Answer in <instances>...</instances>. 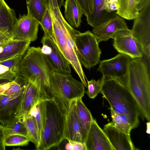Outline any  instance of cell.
I'll return each mask as SVG.
<instances>
[{
    "label": "cell",
    "instance_id": "cell-1",
    "mask_svg": "<svg viewBox=\"0 0 150 150\" xmlns=\"http://www.w3.org/2000/svg\"><path fill=\"white\" fill-rule=\"evenodd\" d=\"M117 80L134 98L140 115L149 122L150 58L144 55L142 58H130L126 75Z\"/></svg>",
    "mask_w": 150,
    "mask_h": 150
},
{
    "label": "cell",
    "instance_id": "cell-2",
    "mask_svg": "<svg viewBox=\"0 0 150 150\" xmlns=\"http://www.w3.org/2000/svg\"><path fill=\"white\" fill-rule=\"evenodd\" d=\"M48 9L53 23L51 38L78 74L84 86L87 88L85 75L78 58L75 43V36L80 32L75 29L64 19L57 0H49Z\"/></svg>",
    "mask_w": 150,
    "mask_h": 150
},
{
    "label": "cell",
    "instance_id": "cell-3",
    "mask_svg": "<svg viewBox=\"0 0 150 150\" xmlns=\"http://www.w3.org/2000/svg\"><path fill=\"white\" fill-rule=\"evenodd\" d=\"M100 93L115 112L128 118L132 129L139 125L140 115L134 98L129 91L116 79L102 76Z\"/></svg>",
    "mask_w": 150,
    "mask_h": 150
},
{
    "label": "cell",
    "instance_id": "cell-4",
    "mask_svg": "<svg viewBox=\"0 0 150 150\" xmlns=\"http://www.w3.org/2000/svg\"><path fill=\"white\" fill-rule=\"evenodd\" d=\"M53 71L46 61L41 47H29L20 62L18 74L39 84L41 100L52 99L50 82Z\"/></svg>",
    "mask_w": 150,
    "mask_h": 150
},
{
    "label": "cell",
    "instance_id": "cell-5",
    "mask_svg": "<svg viewBox=\"0 0 150 150\" xmlns=\"http://www.w3.org/2000/svg\"><path fill=\"white\" fill-rule=\"evenodd\" d=\"M43 115L42 134L38 150H48L58 146L64 139L66 115L54 100H42Z\"/></svg>",
    "mask_w": 150,
    "mask_h": 150
},
{
    "label": "cell",
    "instance_id": "cell-6",
    "mask_svg": "<svg viewBox=\"0 0 150 150\" xmlns=\"http://www.w3.org/2000/svg\"><path fill=\"white\" fill-rule=\"evenodd\" d=\"M82 82L74 79L71 74L53 72L50 82L51 96L61 112L66 115L70 101L81 98L85 93Z\"/></svg>",
    "mask_w": 150,
    "mask_h": 150
},
{
    "label": "cell",
    "instance_id": "cell-7",
    "mask_svg": "<svg viewBox=\"0 0 150 150\" xmlns=\"http://www.w3.org/2000/svg\"><path fill=\"white\" fill-rule=\"evenodd\" d=\"M75 43L79 60L81 64L90 69L97 65L101 51L99 42L94 35L89 30L80 32L75 37Z\"/></svg>",
    "mask_w": 150,
    "mask_h": 150
},
{
    "label": "cell",
    "instance_id": "cell-8",
    "mask_svg": "<svg viewBox=\"0 0 150 150\" xmlns=\"http://www.w3.org/2000/svg\"><path fill=\"white\" fill-rule=\"evenodd\" d=\"M130 31L132 36L141 45L144 55L150 58V3L139 11Z\"/></svg>",
    "mask_w": 150,
    "mask_h": 150
},
{
    "label": "cell",
    "instance_id": "cell-9",
    "mask_svg": "<svg viewBox=\"0 0 150 150\" xmlns=\"http://www.w3.org/2000/svg\"><path fill=\"white\" fill-rule=\"evenodd\" d=\"M41 42L42 53L53 72L71 74V65L52 39L44 35Z\"/></svg>",
    "mask_w": 150,
    "mask_h": 150
},
{
    "label": "cell",
    "instance_id": "cell-10",
    "mask_svg": "<svg viewBox=\"0 0 150 150\" xmlns=\"http://www.w3.org/2000/svg\"><path fill=\"white\" fill-rule=\"evenodd\" d=\"M112 38L114 40L113 46L120 53L126 55L131 58H142L144 56L142 48L132 36L129 29L119 30Z\"/></svg>",
    "mask_w": 150,
    "mask_h": 150
},
{
    "label": "cell",
    "instance_id": "cell-11",
    "mask_svg": "<svg viewBox=\"0 0 150 150\" xmlns=\"http://www.w3.org/2000/svg\"><path fill=\"white\" fill-rule=\"evenodd\" d=\"M130 58L120 53L111 59L100 61L97 71L104 76L120 79L126 75Z\"/></svg>",
    "mask_w": 150,
    "mask_h": 150
},
{
    "label": "cell",
    "instance_id": "cell-12",
    "mask_svg": "<svg viewBox=\"0 0 150 150\" xmlns=\"http://www.w3.org/2000/svg\"><path fill=\"white\" fill-rule=\"evenodd\" d=\"M39 25L37 20L28 14L20 15L13 26L12 39L31 42L35 41L37 38Z\"/></svg>",
    "mask_w": 150,
    "mask_h": 150
},
{
    "label": "cell",
    "instance_id": "cell-13",
    "mask_svg": "<svg viewBox=\"0 0 150 150\" xmlns=\"http://www.w3.org/2000/svg\"><path fill=\"white\" fill-rule=\"evenodd\" d=\"M23 92L13 95H3L0 98V122L6 125L16 119Z\"/></svg>",
    "mask_w": 150,
    "mask_h": 150
},
{
    "label": "cell",
    "instance_id": "cell-14",
    "mask_svg": "<svg viewBox=\"0 0 150 150\" xmlns=\"http://www.w3.org/2000/svg\"><path fill=\"white\" fill-rule=\"evenodd\" d=\"M129 29L124 19L118 15L93 28L91 32L99 43L112 38L117 32Z\"/></svg>",
    "mask_w": 150,
    "mask_h": 150
},
{
    "label": "cell",
    "instance_id": "cell-15",
    "mask_svg": "<svg viewBox=\"0 0 150 150\" xmlns=\"http://www.w3.org/2000/svg\"><path fill=\"white\" fill-rule=\"evenodd\" d=\"M85 143L87 150H114L103 130L94 118Z\"/></svg>",
    "mask_w": 150,
    "mask_h": 150
},
{
    "label": "cell",
    "instance_id": "cell-16",
    "mask_svg": "<svg viewBox=\"0 0 150 150\" xmlns=\"http://www.w3.org/2000/svg\"><path fill=\"white\" fill-rule=\"evenodd\" d=\"M41 100L39 88L36 81L27 80L24 85L21 105L17 117L28 114L31 108Z\"/></svg>",
    "mask_w": 150,
    "mask_h": 150
},
{
    "label": "cell",
    "instance_id": "cell-17",
    "mask_svg": "<svg viewBox=\"0 0 150 150\" xmlns=\"http://www.w3.org/2000/svg\"><path fill=\"white\" fill-rule=\"evenodd\" d=\"M114 150H137L131 140L130 134L118 129L110 122L103 129Z\"/></svg>",
    "mask_w": 150,
    "mask_h": 150
},
{
    "label": "cell",
    "instance_id": "cell-18",
    "mask_svg": "<svg viewBox=\"0 0 150 150\" xmlns=\"http://www.w3.org/2000/svg\"><path fill=\"white\" fill-rule=\"evenodd\" d=\"M64 139L85 143L77 115L76 99L71 100L66 115Z\"/></svg>",
    "mask_w": 150,
    "mask_h": 150
},
{
    "label": "cell",
    "instance_id": "cell-19",
    "mask_svg": "<svg viewBox=\"0 0 150 150\" xmlns=\"http://www.w3.org/2000/svg\"><path fill=\"white\" fill-rule=\"evenodd\" d=\"M29 40H11L0 45V62L19 54L24 55L31 43Z\"/></svg>",
    "mask_w": 150,
    "mask_h": 150
},
{
    "label": "cell",
    "instance_id": "cell-20",
    "mask_svg": "<svg viewBox=\"0 0 150 150\" xmlns=\"http://www.w3.org/2000/svg\"><path fill=\"white\" fill-rule=\"evenodd\" d=\"M104 0H94L93 13L86 17L88 24L94 28L117 15L115 11H108L103 8Z\"/></svg>",
    "mask_w": 150,
    "mask_h": 150
},
{
    "label": "cell",
    "instance_id": "cell-21",
    "mask_svg": "<svg viewBox=\"0 0 150 150\" xmlns=\"http://www.w3.org/2000/svg\"><path fill=\"white\" fill-rule=\"evenodd\" d=\"M17 19L14 10L11 8L4 0H0V30L12 37L13 26Z\"/></svg>",
    "mask_w": 150,
    "mask_h": 150
},
{
    "label": "cell",
    "instance_id": "cell-22",
    "mask_svg": "<svg viewBox=\"0 0 150 150\" xmlns=\"http://www.w3.org/2000/svg\"><path fill=\"white\" fill-rule=\"evenodd\" d=\"M76 108L78 122L85 142L93 118L81 98L76 99Z\"/></svg>",
    "mask_w": 150,
    "mask_h": 150
},
{
    "label": "cell",
    "instance_id": "cell-23",
    "mask_svg": "<svg viewBox=\"0 0 150 150\" xmlns=\"http://www.w3.org/2000/svg\"><path fill=\"white\" fill-rule=\"evenodd\" d=\"M64 17L67 23L72 27H79L81 22L83 13L76 0H65Z\"/></svg>",
    "mask_w": 150,
    "mask_h": 150
},
{
    "label": "cell",
    "instance_id": "cell-24",
    "mask_svg": "<svg viewBox=\"0 0 150 150\" xmlns=\"http://www.w3.org/2000/svg\"><path fill=\"white\" fill-rule=\"evenodd\" d=\"M27 14L37 20L40 24L48 8L45 0H27Z\"/></svg>",
    "mask_w": 150,
    "mask_h": 150
},
{
    "label": "cell",
    "instance_id": "cell-25",
    "mask_svg": "<svg viewBox=\"0 0 150 150\" xmlns=\"http://www.w3.org/2000/svg\"><path fill=\"white\" fill-rule=\"evenodd\" d=\"M119 8L117 14L122 18L128 20L134 19L139 11L137 9L135 0H118Z\"/></svg>",
    "mask_w": 150,
    "mask_h": 150
},
{
    "label": "cell",
    "instance_id": "cell-26",
    "mask_svg": "<svg viewBox=\"0 0 150 150\" xmlns=\"http://www.w3.org/2000/svg\"><path fill=\"white\" fill-rule=\"evenodd\" d=\"M110 110L112 125L120 131L130 134L132 128L126 116L117 113L110 107Z\"/></svg>",
    "mask_w": 150,
    "mask_h": 150
},
{
    "label": "cell",
    "instance_id": "cell-27",
    "mask_svg": "<svg viewBox=\"0 0 150 150\" xmlns=\"http://www.w3.org/2000/svg\"><path fill=\"white\" fill-rule=\"evenodd\" d=\"M29 114L37 130L40 143L43 127V115L42 100L38 101L31 108Z\"/></svg>",
    "mask_w": 150,
    "mask_h": 150
},
{
    "label": "cell",
    "instance_id": "cell-28",
    "mask_svg": "<svg viewBox=\"0 0 150 150\" xmlns=\"http://www.w3.org/2000/svg\"><path fill=\"white\" fill-rule=\"evenodd\" d=\"M5 126L6 136L11 134H19L29 138L26 127L21 117L17 118Z\"/></svg>",
    "mask_w": 150,
    "mask_h": 150
},
{
    "label": "cell",
    "instance_id": "cell-29",
    "mask_svg": "<svg viewBox=\"0 0 150 150\" xmlns=\"http://www.w3.org/2000/svg\"><path fill=\"white\" fill-rule=\"evenodd\" d=\"M21 117L26 127L30 142L34 144L37 149L40 141L36 127L29 114Z\"/></svg>",
    "mask_w": 150,
    "mask_h": 150
},
{
    "label": "cell",
    "instance_id": "cell-30",
    "mask_svg": "<svg viewBox=\"0 0 150 150\" xmlns=\"http://www.w3.org/2000/svg\"><path fill=\"white\" fill-rule=\"evenodd\" d=\"M30 142L27 136L19 134L10 135L5 137L4 140L6 146H23L27 145Z\"/></svg>",
    "mask_w": 150,
    "mask_h": 150
},
{
    "label": "cell",
    "instance_id": "cell-31",
    "mask_svg": "<svg viewBox=\"0 0 150 150\" xmlns=\"http://www.w3.org/2000/svg\"><path fill=\"white\" fill-rule=\"evenodd\" d=\"M40 25L44 32V35L51 38L53 33V23L48 8L47 10Z\"/></svg>",
    "mask_w": 150,
    "mask_h": 150
},
{
    "label": "cell",
    "instance_id": "cell-32",
    "mask_svg": "<svg viewBox=\"0 0 150 150\" xmlns=\"http://www.w3.org/2000/svg\"><path fill=\"white\" fill-rule=\"evenodd\" d=\"M17 74L8 67L0 64V84L13 80Z\"/></svg>",
    "mask_w": 150,
    "mask_h": 150
},
{
    "label": "cell",
    "instance_id": "cell-33",
    "mask_svg": "<svg viewBox=\"0 0 150 150\" xmlns=\"http://www.w3.org/2000/svg\"><path fill=\"white\" fill-rule=\"evenodd\" d=\"M87 90L85 92L88 97L90 98L94 99L100 93V79L96 81L92 79L87 80Z\"/></svg>",
    "mask_w": 150,
    "mask_h": 150
},
{
    "label": "cell",
    "instance_id": "cell-34",
    "mask_svg": "<svg viewBox=\"0 0 150 150\" xmlns=\"http://www.w3.org/2000/svg\"><path fill=\"white\" fill-rule=\"evenodd\" d=\"M23 55L19 54L8 59L0 62V64L9 68L18 73L19 66Z\"/></svg>",
    "mask_w": 150,
    "mask_h": 150
},
{
    "label": "cell",
    "instance_id": "cell-35",
    "mask_svg": "<svg viewBox=\"0 0 150 150\" xmlns=\"http://www.w3.org/2000/svg\"><path fill=\"white\" fill-rule=\"evenodd\" d=\"M80 7L83 14L86 17L93 13L94 0H76Z\"/></svg>",
    "mask_w": 150,
    "mask_h": 150
},
{
    "label": "cell",
    "instance_id": "cell-36",
    "mask_svg": "<svg viewBox=\"0 0 150 150\" xmlns=\"http://www.w3.org/2000/svg\"><path fill=\"white\" fill-rule=\"evenodd\" d=\"M65 146L67 150H87L85 143L81 142L69 140Z\"/></svg>",
    "mask_w": 150,
    "mask_h": 150
},
{
    "label": "cell",
    "instance_id": "cell-37",
    "mask_svg": "<svg viewBox=\"0 0 150 150\" xmlns=\"http://www.w3.org/2000/svg\"><path fill=\"white\" fill-rule=\"evenodd\" d=\"M6 137L5 126L0 125V150H5L6 146L4 140Z\"/></svg>",
    "mask_w": 150,
    "mask_h": 150
},
{
    "label": "cell",
    "instance_id": "cell-38",
    "mask_svg": "<svg viewBox=\"0 0 150 150\" xmlns=\"http://www.w3.org/2000/svg\"><path fill=\"white\" fill-rule=\"evenodd\" d=\"M12 38L9 34L0 30V45L12 40Z\"/></svg>",
    "mask_w": 150,
    "mask_h": 150
},
{
    "label": "cell",
    "instance_id": "cell-39",
    "mask_svg": "<svg viewBox=\"0 0 150 150\" xmlns=\"http://www.w3.org/2000/svg\"><path fill=\"white\" fill-rule=\"evenodd\" d=\"M150 3V0H140L137 5V8L139 11L147 4Z\"/></svg>",
    "mask_w": 150,
    "mask_h": 150
},
{
    "label": "cell",
    "instance_id": "cell-40",
    "mask_svg": "<svg viewBox=\"0 0 150 150\" xmlns=\"http://www.w3.org/2000/svg\"><path fill=\"white\" fill-rule=\"evenodd\" d=\"M48 4L49 5V0H45ZM58 6L60 8L63 5L64 1V0H57Z\"/></svg>",
    "mask_w": 150,
    "mask_h": 150
},
{
    "label": "cell",
    "instance_id": "cell-41",
    "mask_svg": "<svg viewBox=\"0 0 150 150\" xmlns=\"http://www.w3.org/2000/svg\"><path fill=\"white\" fill-rule=\"evenodd\" d=\"M118 2V0H110L109 2L110 3H113Z\"/></svg>",
    "mask_w": 150,
    "mask_h": 150
},
{
    "label": "cell",
    "instance_id": "cell-42",
    "mask_svg": "<svg viewBox=\"0 0 150 150\" xmlns=\"http://www.w3.org/2000/svg\"><path fill=\"white\" fill-rule=\"evenodd\" d=\"M140 0H135V1L136 4V6L139 2Z\"/></svg>",
    "mask_w": 150,
    "mask_h": 150
},
{
    "label": "cell",
    "instance_id": "cell-43",
    "mask_svg": "<svg viewBox=\"0 0 150 150\" xmlns=\"http://www.w3.org/2000/svg\"><path fill=\"white\" fill-rule=\"evenodd\" d=\"M105 1H106L108 2H109L110 0H104Z\"/></svg>",
    "mask_w": 150,
    "mask_h": 150
},
{
    "label": "cell",
    "instance_id": "cell-44",
    "mask_svg": "<svg viewBox=\"0 0 150 150\" xmlns=\"http://www.w3.org/2000/svg\"><path fill=\"white\" fill-rule=\"evenodd\" d=\"M3 95L0 94V98L3 96Z\"/></svg>",
    "mask_w": 150,
    "mask_h": 150
}]
</instances>
